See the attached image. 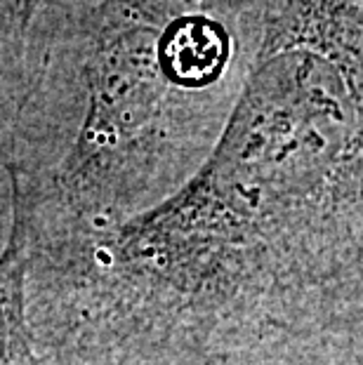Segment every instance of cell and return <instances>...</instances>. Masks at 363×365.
<instances>
[{"mask_svg":"<svg viewBox=\"0 0 363 365\" xmlns=\"http://www.w3.org/2000/svg\"><path fill=\"white\" fill-rule=\"evenodd\" d=\"M234 71V36L203 3L41 0L12 137L26 238L73 250L177 196L238 104Z\"/></svg>","mask_w":363,"mask_h":365,"instance_id":"6da1fadb","label":"cell"},{"mask_svg":"<svg viewBox=\"0 0 363 365\" xmlns=\"http://www.w3.org/2000/svg\"><path fill=\"white\" fill-rule=\"evenodd\" d=\"M128 365H363V349L330 330L257 325L170 344Z\"/></svg>","mask_w":363,"mask_h":365,"instance_id":"7a4b0ae2","label":"cell"},{"mask_svg":"<svg viewBox=\"0 0 363 365\" xmlns=\"http://www.w3.org/2000/svg\"><path fill=\"white\" fill-rule=\"evenodd\" d=\"M0 365H57L38 332L29 292V255L17 210L0 257Z\"/></svg>","mask_w":363,"mask_h":365,"instance_id":"3957f363","label":"cell"},{"mask_svg":"<svg viewBox=\"0 0 363 365\" xmlns=\"http://www.w3.org/2000/svg\"><path fill=\"white\" fill-rule=\"evenodd\" d=\"M26 24L5 3H0V257L14 229V175L12 137L19 106L21 61Z\"/></svg>","mask_w":363,"mask_h":365,"instance_id":"277c9868","label":"cell"},{"mask_svg":"<svg viewBox=\"0 0 363 365\" xmlns=\"http://www.w3.org/2000/svg\"><path fill=\"white\" fill-rule=\"evenodd\" d=\"M3 3L10 7V10L17 14V17L21 21H31V17H34L36 7H38V0H3Z\"/></svg>","mask_w":363,"mask_h":365,"instance_id":"5b68a950","label":"cell"},{"mask_svg":"<svg viewBox=\"0 0 363 365\" xmlns=\"http://www.w3.org/2000/svg\"><path fill=\"white\" fill-rule=\"evenodd\" d=\"M339 335H344V337H349L354 344L357 346H361L363 349V316L359 318V321H354L349 328H344Z\"/></svg>","mask_w":363,"mask_h":365,"instance_id":"8992f818","label":"cell"}]
</instances>
